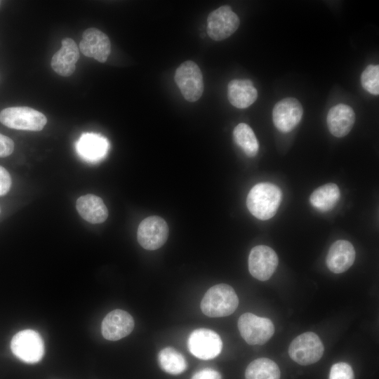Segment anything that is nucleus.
Listing matches in <instances>:
<instances>
[{"label": "nucleus", "instance_id": "f257e3e1", "mask_svg": "<svg viewBox=\"0 0 379 379\" xmlns=\"http://www.w3.org/2000/svg\"><path fill=\"white\" fill-rule=\"evenodd\" d=\"M281 198L282 192L279 187L270 182H260L249 191L246 205L253 215L266 220L276 214Z\"/></svg>", "mask_w": 379, "mask_h": 379}, {"label": "nucleus", "instance_id": "f03ea898", "mask_svg": "<svg viewBox=\"0 0 379 379\" xmlns=\"http://www.w3.org/2000/svg\"><path fill=\"white\" fill-rule=\"evenodd\" d=\"M239 298L234 288L220 284L211 287L201 301L202 312L210 317H222L232 314L237 308Z\"/></svg>", "mask_w": 379, "mask_h": 379}, {"label": "nucleus", "instance_id": "7ed1b4c3", "mask_svg": "<svg viewBox=\"0 0 379 379\" xmlns=\"http://www.w3.org/2000/svg\"><path fill=\"white\" fill-rule=\"evenodd\" d=\"M0 122L11 128L39 131L46 124L47 119L41 112L29 107H12L2 109Z\"/></svg>", "mask_w": 379, "mask_h": 379}, {"label": "nucleus", "instance_id": "20e7f679", "mask_svg": "<svg viewBox=\"0 0 379 379\" xmlns=\"http://www.w3.org/2000/svg\"><path fill=\"white\" fill-rule=\"evenodd\" d=\"M11 350L23 362L35 364L44 357V343L38 332L25 329L13 335L11 341Z\"/></svg>", "mask_w": 379, "mask_h": 379}, {"label": "nucleus", "instance_id": "39448f33", "mask_svg": "<svg viewBox=\"0 0 379 379\" xmlns=\"http://www.w3.org/2000/svg\"><path fill=\"white\" fill-rule=\"evenodd\" d=\"M175 81L183 98L188 102H196L202 95L204 85L201 71L192 60L182 62L175 70Z\"/></svg>", "mask_w": 379, "mask_h": 379}, {"label": "nucleus", "instance_id": "423d86ee", "mask_svg": "<svg viewBox=\"0 0 379 379\" xmlns=\"http://www.w3.org/2000/svg\"><path fill=\"white\" fill-rule=\"evenodd\" d=\"M324 345L313 332L303 333L295 338L288 348L290 357L300 365H310L318 361L323 356Z\"/></svg>", "mask_w": 379, "mask_h": 379}, {"label": "nucleus", "instance_id": "0eeeda50", "mask_svg": "<svg viewBox=\"0 0 379 379\" xmlns=\"http://www.w3.org/2000/svg\"><path fill=\"white\" fill-rule=\"evenodd\" d=\"M237 326L241 337L252 345L266 343L274 333V326L270 319L249 312L240 316Z\"/></svg>", "mask_w": 379, "mask_h": 379}, {"label": "nucleus", "instance_id": "6e6552de", "mask_svg": "<svg viewBox=\"0 0 379 379\" xmlns=\"http://www.w3.org/2000/svg\"><path fill=\"white\" fill-rule=\"evenodd\" d=\"M187 346L190 353L197 358L209 360L220 354L222 342L217 333L201 328L194 330L190 334Z\"/></svg>", "mask_w": 379, "mask_h": 379}, {"label": "nucleus", "instance_id": "1a4fd4ad", "mask_svg": "<svg viewBox=\"0 0 379 379\" xmlns=\"http://www.w3.org/2000/svg\"><path fill=\"white\" fill-rule=\"evenodd\" d=\"M240 20L238 15L228 5L222 6L208 15L206 32L214 41H222L234 34Z\"/></svg>", "mask_w": 379, "mask_h": 379}, {"label": "nucleus", "instance_id": "9d476101", "mask_svg": "<svg viewBox=\"0 0 379 379\" xmlns=\"http://www.w3.org/2000/svg\"><path fill=\"white\" fill-rule=\"evenodd\" d=\"M168 236L167 222L157 215L145 218L138 228V243L146 250L154 251L159 248L165 244Z\"/></svg>", "mask_w": 379, "mask_h": 379}, {"label": "nucleus", "instance_id": "9b49d317", "mask_svg": "<svg viewBox=\"0 0 379 379\" xmlns=\"http://www.w3.org/2000/svg\"><path fill=\"white\" fill-rule=\"evenodd\" d=\"M278 262V256L272 248L256 246L251 249L248 256V270L254 278L266 281L275 272Z\"/></svg>", "mask_w": 379, "mask_h": 379}, {"label": "nucleus", "instance_id": "f8f14e48", "mask_svg": "<svg viewBox=\"0 0 379 379\" xmlns=\"http://www.w3.org/2000/svg\"><path fill=\"white\" fill-rule=\"evenodd\" d=\"M302 114V107L297 99L286 98L275 104L272 110L273 123L279 131L288 133L298 126Z\"/></svg>", "mask_w": 379, "mask_h": 379}, {"label": "nucleus", "instance_id": "ddd939ff", "mask_svg": "<svg viewBox=\"0 0 379 379\" xmlns=\"http://www.w3.org/2000/svg\"><path fill=\"white\" fill-rule=\"evenodd\" d=\"M79 50L85 56L105 62L110 54L111 44L106 34L91 27L84 32L79 43Z\"/></svg>", "mask_w": 379, "mask_h": 379}, {"label": "nucleus", "instance_id": "4468645a", "mask_svg": "<svg viewBox=\"0 0 379 379\" xmlns=\"http://www.w3.org/2000/svg\"><path fill=\"white\" fill-rule=\"evenodd\" d=\"M134 328V320L127 312L117 309L103 319L101 332L104 338L116 341L129 335Z\"/></svg>", "mask_w": 379, "mask_h": 379}, {"label": "nucleus", "instance_id": "2eb2a0df", "mask_svg": "<svg viewBox=\"0 0 379 379\" xmlns=\"http://www.w3.org/2000/svg\"><path fill=\"white\" fill-rule=\"evenodd\" d=\"M79 58V51L76 42L70 38L62 40V47L52 57L51 67L59 75L71 76Z\"/></svg>", "mask_w": 379, "mask_h": 379}, {"label": "nucleus", "instance_id": "dca6fc26", "mask_svg": "<svg viewBox=\"0 0 379 379\" xmlns=\"http://www.w3.org/2000/svg\"><path fill=\"white\" fill-rule=\"evenodd\" d=\"M107 140L96 133H84L76 144L79 156L86 161L97 163L103 159L109 149Z\"/></svg>", "mask_w": 379, "mask_h": 379}, {"label": "nucleus", "instance_id": "f3484780", "mask_svg": "<svg viewBox=\"0 0 379 379\" xmlns=\"http://www.w3.org/2000/svg\"><path fill=\"white\" fill-rule=\"evenodd\" d=\"M354 259L353 245L346 240H338L331 246L326 263L330 271L340 274L347 271L354 263Z\"/></svg>", "mask_w": 379, "mask_h": 379}, {"label": "nucleus", "instance_id": "a211bd4d", "mask_svg": "<svg viewBox=\"0 0 379 379\" xmlns=\"http://www.w3.org/2000/svg\"><path fill=\"white\" fill-rule=\"evenodd\" d=\"M355 121V113L353 109L345 104H338L332 107L327 114L326 123L330 133L342 138L347 135Z\"/></svg>", "mask_w": 379, "mask_h": 379}, {"label": "nucleus", "instance_id": "6ab92c4d", "mask_svg": "<svg viewBox=\"0 0 379 379\" xmlns=\"http://www.w3.org/2000/svg\"><path fill=\"white\" fill-rule=\"evenodd\" d=\"M227 98L234 107L245 109L256 100L258 91L249 79H233L227 86Z\"/></svg>", "mask_w": 379, "mask_h": 379}, {"label": "nucleus", "instance_id": "aec40b11", "mask_svg": "<svg viewBox=\"0 0 379 379\" xmlns=\"http://www.w3.org/2000/svg\"><path fill=\"white\" fill-rule=\"evenodd\" d=\"M76 207L80 216L91 223H102L108 217V210L102 199L94 194L78 198Z\"/></svg>", "mask_w": 379, "mask_h": 379}, {"label": "nucleus", "instance_id": "412c9836", "mask_svg": "<svg viewBox=\"0 0 379 379\" xmlns=\"http://www.w3.org/2000/svg\"><path fill=\"white\" fill-rule=\"evenodd\" d=\"M340 196L338 187L334 183H328L316 189L310 195V201L313 207L325 212L335 206Z\"/></svg>", "mask_w": 379, "mask_h": 379}, {"label": "nucleus", "instance_id": "4be33fe9", "mask_svg": "<svg viewBox=\"0 0 379 379\" xmlns=\"http://www.w3.org/2000/svg\"><path fill=\"white\" fill-rule=\"evenodd\" d=\"M280 375L277 364L267 358L253 360L245 371L246 379H279Z\"/></svg>", "mask_w": 379, "mask_h": 379}, {"label": "nucleus", "instance_id": "5701e85b", "mask_svg": "<svg viewBox=\"0 0 379 379\" xmlns=\"http://www.w3.org/2000/svg\"><path fill=\"white\" fill-rule=\"evenodd\" d=\"M158 363L164 371L171 375H179L187 367L185 357L170 347H165L159 352Z\"/></svg>", "mask_w": 379, "mask_h": 379}, {"label": "nucleus", "instance_id": "b1692460", "mask_svg": "<svg viewBox=\"0 0 379 379\" xmlns=\"http://www.w3.org/2000/svg\"><path fill=\"white\" fill-rule=\"evenodd\" d=\"M236 144L248 157H255L259 149V143L253 129L245 123L239 124L233 131Z\"/></svg>", "mask_w": 379, "mask_h": 379}, {"label": "nucleus", "instance_id": "393cba45", "mask_svg": "<svg viewBox=\"0 0 379 379\" xmlns=\"http://www.w3.org/2000/svg\"><path fill=\"white\" fill-rule=\"evenodd\" d=\"M362 87L371 94H379V66L368 65L361 75Z\"/></svg>", "mask_w": 379, "mask_h": 379}, {"label": "nucleus", "instance_id": "a878e982", "mask_svg": "<svg viewBox=\"0 0 379 379\" xmlns=\"http://www.w3.org/2000/svg\"><path fill=\"white\" fill-rule=\"evenodd\" d=\"M329 379H354L352 368L345 362L336 363L331 368Z\"/></svg>", "mask_w": 379, "mask_h": 379}, {"label": "nucleus", "instance_id": "bb28decb", "mask_svg": "<svg viewBox=\"0 0 379 379\" xmlns=\"http://www.w3.org/2000/svg\"><path fill=\"white\" fill-rule=\"evenodd\" d=\"M14 142L8 137L0 133V157H6L12 154Z\"/></svg>", "mask_w": 379, "mask_h": 379}, {"label": "nucleus", "instance_id": "cd10ccee", "mask_svg": "<svg viewBox=\"0 0 379 379\" xmlns=\"http://www.w3.org/2000/svg\"><path fill=\"white\" fill-rule=\"evenodd\" d=\"M11 178L6 168L0 166V196L5 195L10 190Z\"/></svg>", "mask_w": 379, "mask_h": 379}, {"label": "nucleus", "instance_id": "c85d7f7f", "mask_svg": "<svg viewBox=\"0 0 379 379\" xmlns=\"http://www.w3.org/2000/svg\"><path fill=\"white\" fill-rule=\"evenodd\" d=\"M191 379H222V376L218 371L206 368L196 372Z\"/></svg>", "mask_w": 379, "mask_h": 379}, {"label": "nucleus", "instance_id": "c756f323", "mask_svg": "<svg viewBox=\"0 0 379 379\" xmlns=\"http://www.w3.org/2000/svg\"><path fill=\"white\" fill-rule=\"evenodd\" d=\"M0 3H1V1H0Z\"/></svg>", "mask_w": 379, "mask_h": 379}]
</instances>
